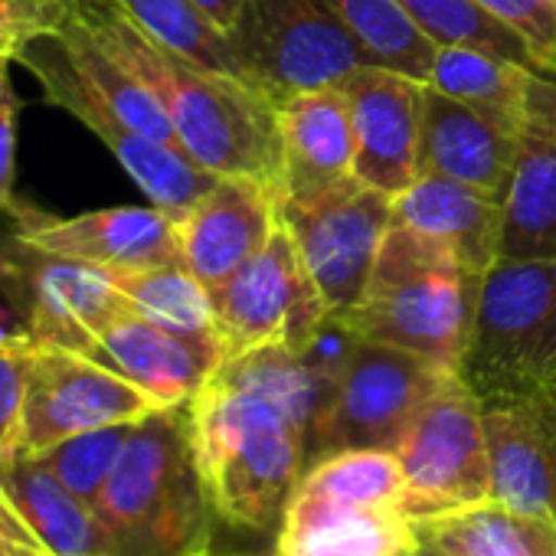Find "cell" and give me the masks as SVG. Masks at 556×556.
I'll return each mask as SVG.
<instances>
[{"mask_svg": "<svg viewBox=\"0 0 556 556\" xmlns=\"http://www.w3.org/2000/svg\"><path fill=\"white\" fill-rule=\"evenodd\" d=\"M11 63H14V60H11V56H8L4 50H0V70H4V66H11Z\"/></svg>", "mask_w": 556, "mask_h": 556, "instance_id": "7bdbcfd3", "label": "cell"}, {"mask_svg": "<svg viewBox=\"0 0 556 556\" xmlns=\"http://www.w3.org/2000/svg\"><path fill=\"white\" fill-rule=\"evenodd\" d=\"M109 275L141 318L180 334H216L210 289L184 262Z\"/></svg>", "mask_w": 556, "mask_h": 556, "instance_id": "83f0119b", "label": "cell"}, {"mask_svg": "<svg viewBox=\"0 0 556 556\" xmlns=\"http://www.w3.org/2000/svg\"><path fill=\"white\" fill-rule=\"evenodd\" d=\"M278 219L292 232L328 312H351L393 223V197L357 174L305 200L278 197Z\"/></svg>", "mask_w": 556, "mask_h": 556, "instance_id": "8fae6325", "label": "cell"}, {"mask_svg": "<svg viewBox=\"0 0 556 556\" xmlns=\"http://www.w3.org/2000/svg\"><path fill=\"white\" fill-rule=\"evenodd\" d=\"M30 76L40 83L43 102L53 109H63L66 115L83 122L115 154V161L141 187V193L164 213L180 216L206 190L216 187L219 174L200 167L177 144H167V141L135 131L112 109H105L102 102H96L92 96H86L83 89L66 83L63 76H56V73H30Z\"/></svg>", "mask_w": 556, "mask_h": 556, "instance_id": "9a60e30c", "label": "cell"}, {"mask_svg": "<svg viewBox=\"0 0 556 556\" xmlns=\"http://www.w3.org/2000/svg\"><path fill=\"white\" fill-rule=\"evenodd\" d=\"M409 527L435 556H556V527L501 497L419 517Z\"/></svg>", "mask_w": 556, "mask_h": 556, "instance_id": "d4e9b609", "label": "cell"}, {"mask_svg": "<svg viewBox=\"0 0 556 556\" xmlns=\"http://www.w3.org/2000/svg\"><path fill=\"white\" fill-rule=\"evenodd\" d=\"M14 66V63H11ZM11 66L0 70V216H11L17 206L14 197V164H17V122L21 99L11 83Z\"/></svg>", "mask_w": 556, "mask_h": 556, "instance_id": "d590c367", "label": "cell"}, {"mask_svg": "<svg viewBox=\"0 0 556 556\" xmlns=\"http://www.w3.org/2000/svg\"><path fill=\"white\" fill-rule=\"evenodd\" d=\"M278 138H282V177H278L282 200H305L354 177V115L341 86L286 99L278 105Z\"/></svg>", "mask_w": 556, "mask_h": 556, "instance_id": "d6986e66", "label": "cell"}, {"mask_svg": "<svg viewBox=\"0 0 556 556\" xmlns=\"http://www.w3.org/2000/svg\"><path fill=\"white\" fill-rule=\"evenodd\" d=\"M413 540L400 507H328L289 501L275 556H393Z\"/></svg>", "mask_w": 556, "mask_h": 556, "instance_id": "cb8c5ba5", "label": "cell"}, {"mask_svg": "<svg viewBox=\"0 0 556 556\" xmlns=\"http://www.w3.org/2000/svg\"><path fill=\"white\" fill-rule=\"evenodd\" d=\"M210 302L226 357L268 344L302 351L331 315L282 219L249 262L210 289Z\"/></svg>", "mask_w": 556, "mask_h": 556, "instance_id": "9c48e42d", "label": "cell"}, {"mask_svg": "<svg viewBox=\"0 0 556 556\" xmlns=\"http://www.w3.org/2000/svg\"><path fill=\"white\" fill-rule=\"evenodd\" d=\"M536 76L540 73H533L530 66L494 56L488 50L439 47L426 86H432L442 96L458 99L478 112H488L507 125L523 128L530 118V99H533Z\"/></svg>", "mask_w": 556, "mask_h": 556, "instance_id": "484cf974", "label": "cell"}, {"mask_svg": "<svg viewBox=\"0 0 556 556\" xmlns=\"http://www.w3.org/2000/svg\"><path fill=\"white\" fill-rule=\"evenodd\" d=\"M193 556H213V553H210V549H203V553H193Z\"/></svg>", "mask_w": 556, "mask_h": 556, "instance_id": "ee69618b", "label": "cell"}, {"mask_svg": "<svg viewBox=\"0 0 556 556\" xmlns=\"http://www.w3.org/2000/svg\"><path fill=\"white\" fill-rule=\"evenodd\" d=\"M478 4L530 47L543 76H556V0H478Z\"/></svg>", "mask_w": 556, "mask_h": 556, "instance_id": "d6a6232c", "label": "cell"}, {"mask_svg": "<svg viewBox=\"0 0 556 556\" xmlns=\"http://www.w3.org/2000/svg\"><path fill=\"white\" fill-rule=\"evenodd\" d=\"M92 357L138 383L161 406H180L200 393L226 351L216 334H180L131 315L99 334Z\"/></svg>", "mask_w": 556, "mask_h": 556, "instance_id": "ac0fdd59", "label": "cell"}, {"mask_svg": "<svg viewBox=\"0 0 556 556\" xmlns=\"http://www.w3.org/2000/svg\"><path fill=\"white\" fill-rule=\"evenodd\" d=\"M481 275L468 271L452 249L390 223L361 302L344 312L364 341L413 351L445 370H458Z\"/></svg>", "mask_w": 556, "mask_h": 556, "instance_id": "277c9868", "label": "cell"}, {"mask_svg": "<svg viewBox=\"0 0 556 556\" xmlns=\"http://www.w3.org/2000/svg\"><path fill=\"white\" fill-rule=\"evenodd\" d=\"M292 501L328 507H400L403 465L396 452L387 448H344L308 465Z\"/></svg>", "mask_w": 556, "mask_h": 556, "instance_id": "4316f807", "label": "cell"}, {"mask_svg": "<svg viewBox=\"0 0 556 556\" xmlns=\"http://www.w3.org/2000/svg\"><path fill=\"white\" fill-rule=\"evenodd\" d=\"M321 4L361 40L377 66L429 83L435 43H429L396 0H321Z\"/></svg>", "mask_w": 556, "mask_h": 556, "instance_id": "f1b7e54d", "label": "cell"}, {"mask_svg": "<svg viewBox=\"0 0 556 556\" xmlns=\"http://www.w3.org/2000/svg\"><path fill=\"white\" fill-rule=\"evenodd\" d=\"M210 497L197 468L190 403L135 422L96 517L115 556H193L210 549Z\"/></svg>", "mask_w": 556, "mask_h": 556, "instance_id": "3957f363", "label": "cell"}, {"mask_svg": "<svg viewBox=\"0 0 556 556\" xmlns=\"http://www.w3.org/2000/svg\"><path fill=\"white\" fill-rule=\"evenodd\" d=\"M530 105H533V109H543V112H549V115H556V83H553L549 76H536Z\"/></svg>", "mask_w": 556, "mask_h": 556, "instance_id": "ab89813d", "label": "cell"}, {"mask_svg": "<svg viewBox=\"0 0 556 556\" xmlns=\"http://www.w3.org/2000/svg\"><path fill=\"white\" fill-rule=\"evenodd\" d=\"M115 4L164 50L203 70L242 76L232 40L193 4V0H115Z\"/></svg>", "mask_w": 556, "mask_h": 556, "instance_id": "f546056e", "label": "cell"}, {"mask_svg": "<svg viewBox=\"0 0 556 556\" xmlns=\"http://www.w3.org/2000/svg\"><path fill=\"white\" fill-rule=\"evenodd\" d=\"M549 79H553V83H556V76H549Z\"/></svg>", "mask_w": 556, "mask_h": 556, "instance_id": "f6af8a7d", "label": "cell"}, {"mask_svg": "<svg viewBox=\"0 0 556 556\" xmlns=\"http://www.w3.org/2000/svg\"><path fill=\"white\" fill-rule=\"evenodd\" d=\"M0 484L53 556H115L96 510L37 455L21 448L0 455Z\"/></svg>", "mask_w": 556, "mask_h": 556, "instance_id": "603a6c76", "label": "cell"}, {"mask_svg": "<svg viewBox=\"0 0 556 556\" xmlns=\"http://www.w3.org/2000/svg\"><path fill=\"white\" fill-rule=\"evenodd\" d=\"M396 4L416 24V30L435 47L488 50L494 56L523 63L543 76L530 47L514 30H507L501 21H494L478 0H396Z\"/></svg>", "mask_w": 556, "mask_h": 556, "instance_id": "4dcf8cb0", "label": "cell"}, {"mask_svg": "<svg viewBox=\"0 0 556 556\" xmlns=\"http://www.w3.org/2000/svg\"><path fill=\"white\" fill-rule=\"evenodd\" d=\"M455 374L484 409L556 396V258H497L481 275Z\"/></svg>", "mask_w": 556, "mask_h": 556, "instance_id": "5b68a950", "label": "cell"}, {"mask_svg": "<svg viewBox=\"0 0 556 556\" xmlns=\"http://www.w3.org/2000/svg\"><path fill=\"white\" fill-rule=\"evenodd\" d=\"M157 409L164 406L151 393L109 364L70 348L34 344L21 452L37 455L92 429L141 422Z\"/></svg>", "mask_w": 556, "mask_h": 556, "instance_id": "7c38bea8", "label": "cell"}, {"mask_svg": "<svg viewBox=\"0 0 556 556\" xmlns=\"http://www.w3.org/2000/svg\"><path fill=\"white\" fill-rule=\"evenodd\" d=\"M520 131L523 128L426 86L419 174H442L504 200L517 164Z\"/></svg>", "mask_w": 556, "mask_h": 556, "instance_id": "e0dca14e", "label": "cell"}, {"mask_svg": "<svg viewBox=\"0 0 556 556\" xmlns=\"http://www.w3.org/2000/svg\"><path fill=\"white\" fill-rule=\"evenodd\" d=\"M193 4L229 37L236 30L239 17H242V4H245V0H193Z\"/></svg>", "mask_w": 556, "mask_h": 556, "instance_id": "74e56055", "label": "cell"}, {"mask_svg": "<svg viewBox=\"0 0 556 556\" xmlns=\"http://www.w3.org/2000/svg\"><path fill=\"white\" fill-rule=\"evenodd\" d=\"M229 40L242 76L275 105L299 92L338 86L374 63L321 0H245Z\"/></svg>", "mask_w": 556, "mask_h": 556, "instance_id": "8992f818", "label": "cell"}, {"mask_svg": "<svg viewBox=\"0 0 556 556\" xmlns=\"http://www.w3.org/2000/svg\"><path fill=\"white\" fill-rule=\"evenodd\" d=\"M393 556H435V553H432V549H426V546H422V543H419V540L413 536V540H409V543H406L403 549H396Z\"/></svg>", "mask_w": 556, "mask_h": 556, "instance_id": "60d3db41", "label": "cell"}, {"mask_svg": "<svg viewBox=\"0 0 556 556\" xmlns=\"http://www.w3.org/2000/svg\"><path fill=\"white\" fill-rule=\"evenodd\" d=\"M34 338L0 344V455L21 448Z\"/></svg>", "mask_w": 556, "mask_h": 556, "instance_id": "e575fe53", "label": "cell"}, {"mask_svg": "<svg viewBox=\"0 0 556 556\" xmlns=\"http://www.w3.org/2000/svg\"><path fill=\"white\" fill-rule=\"evenodd\" d=\"M278 226V187L258 177H219L177 216L180 262L206 289L249 262Z\"/></svg>", "mask_w": 556, "mask_h": 556, "instance_id": "2e32d148", "label": "cell"}, {"mask_svg": "<svg viewBox=\"0 0 556 556\" xmlns=\"http://www.w3.org/2000/svg\"><path fill=\"white\" fill-rule=\"evenodd\" d=\"M73 14L157 99L180 148L200 167L219 177H258L278 187V105L258 86L164 50L115 0H73Z\"/></svg>", "mask_w": 556, "mask_h": 556, "instance_id": "6da1fadb", "label": "cell"}, {"mask_svg": "<svg viewBox=\"0 0 556 556\" xmlns=\"http://www.w3.org/2000/svg\"><path fill=\"white\" fill-rule=\"evenodd\" d=\"M403 465V514L409 520L494 497L484 406L458 374L419 406L396 445Z\"/></svg>", "mask_w": 556, "mask_h": 556, "instance_id": "ba28073f", "label": "cell"}, {"mask_svg": "<svg viewBox=\"0 0 556 556\" xmlns=\"http://www.w3.org/2000/svg\"><path fill=\"white\" fill-rule=\"evenodd\" d=\"M494 497L556 527V396L484 409Z\"/></svg>", "mask_w": 556, "mask_h": 556, "instance_id": "ffe728a7", "label": "cell"}, {"mask_svg": "<svg viewBox=\"0 0 556 556\" xmlns=\"http://www.w3.org/2000/svg\"><path fill=\"white\" fill-rule=\"evenodd\" d=\"M445 370L413 351L361 341L334 400L308 435V465L344 448L396 452L419 406L442 387Z\"/></svg>", "mask_w": 556, "mask_h": 556, "instance_id": "30bf717a", "label": "cell"}, {"mask_svg": "<svg viewBox=\"0 0 556 556\" xmlns=\"http://www.w3.org/2000/svg\"><path fill=\"white\" fill-rule=\"evenodd\" d=\"M14 232L30 245L105 271H135L180 262L177 216L161 206H109L79 216H53L17 200Z\"/></svg>", "mask_w": 556, "mask_h": 556, "instance_id": "4fadbf2b", "label": "cell"}, {"mask_svg": "<svg viewBox=\"0 0 556 556\" xmlns=\"http://www.w3.org/2000/svg\"><path fill=\"white\" fill-rule=\"evenodd\" d=\"M73 14V0H0V50L11 60L40 37L56 34Z\"/></svg>", "mask_w": 556, "mask_h": 556, "instance_id": "836d02e7", "label": "cell"}, {"mask_svg": "<svg viewBox=\"0 0 556 556\" xmlns=\"http://www.w3.org/2000/svg\"><path fill=\"white\" fill-rule=\"evenodd\" d=\"M190 435L213 514L245 530L282 523L308 468V429L282 403L216 367L190 400Z\"/></svg>", "mask_w": 556, "mask_h": 556, "instance_id": "7a4b0ae2", "label": "cell"}, {"mask_svg": "<svg viewBox=\"0 0 556 556\" xmlns=\"http://www.w3.org/2000/svg\"><path fill=\"white\" fill-rule=\"evenodd\" d=\"M338 86L348 92L354 115V174L390 197L403 193L419 177L426 83L367 63Z\"/></svg>", "mask_w": 556, "mask_h": 556, "instance_id": "5bb4252c", "label": "cell"}, {"mask_svg": "<svg viewBox=\"0 0 556 556\" xmlns=\"http://www.w3.org/2000/svg\"><path fill=\"white\" fill-rule=\"evenodd\" d=\"M135 422H125V426H105V429H92V432H83V435H73V439H63L56 442L53 448L47 452H37V458L83 501L96 510L99 504V494L105 488V481L112 478L122 452H125V442L131 435Z\"/></svg>", "mask_w": 556, "mask_h": 556, "instance_id": "1f68e13d", "label": "cell"}, {"mask_svg": "<svg viewBox=\"0 0 556 556\" xmlns=\"http://www.w3.org/2000/svg\"><path fill=\"white\" fill-rule=\"evenodd\" d=\"M0 556H47V553H34V549H24V546H17V543L0 540Z\"/></svg>", "mask_w": 556, "mask_h": 556, "instance_id": "b9f144b4", "label": "cell"}, {"mask_svg": "<svg viewBox=\"0 0 556 556\" xmlns=\"http://www.w3.org/2000/svg\"><path fill=\"white\" fill-rule=\"evenodd\" d=\"M501 219V197L442 174H419L393 197V223L413 226L416 232L442 242L475 275H484L497 262Z\"/></svg>", "mask_w": 556, "mask_h": 556, "instance_id": "44dd1931", "label": "cell"}, {"mask_svg": "<svg viewBox=\"0 0 556 556\" xmlns=\"http://www.w3.org/2000/svg\"><path fill=\"white\" fill-rule=\"evenodd\" d=\"M0 540L17 543V546H24V549H34V553H47V556H53V553H50V549L40 543V536L30 530V523L21 517L17 504L8 497L4 484H0Z\"/></svg>", "mask_w": 556, "mask_h": 556, "instance_id": "8d00e7d4", "label": "cell"}, {"mask_svg": "<svg viewBox=\"0 0 556 556\" xmlns=\"http://www.w3.org/2000/svg\"><path fill=\"white\" fill-rule=\"evenodd\" d=\"M497 258H556V115L533 105L504 197Z\"/></svg>", "mask_w": 556, "mask_h": 556, "instance_id": "7402d4cb", "label": "cell"}, {"mask_svg": "<svg viewBox=\"0 0 556 556\" xmlns=\"http://www.w3.org/2000/svg\"><path fill=\"white\" fill-rule=\"evenodd\" d=\"M24 338H30V334H27L24 321L14 315V308L11 305L0 308V344H14V341H24Z\"/></svg>", "mask_w": 556, "mask_h": 556, "instance_id": "f35d334b", "label": "cell"}, {"mask_svg": "<svg viewBox=\"0 0 556 556\" xmlns=\"http://www.w3.org/2000/svg\"><path fill=\"white\" fill-rule=\"evenodd\" d=\"M0 295L34 344L70 348L89 357L102 331L138 315L105 268L37 249L17 232L0 239Z\"/></svg>", "mask_w": 556, "mask_h": 556, "instance_id": "52a82bcc", "label": "cell"}]
</instances>
